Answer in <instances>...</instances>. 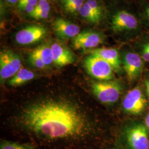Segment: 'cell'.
<instances>
[{
  "instance_id": "6da1fadb",
  "label": "cell",
  "mask_w": 149,
  "mask_h": 149,
  "mask_svg": "<svg viewBox=\"0 0 149 149\" xmlns=\"http://www.w3.org/2000/svg\"><path fill=\"white\" fill-rule=\"evenodd\" d=\"M17 119L27 133L49 143L78 142L86 139L92 132L85 110L63 96L45 97L30 103Z\"/></svg>"
},
{
  "instance_id": "7a4b0ae2",
  "label": "cell",
  "mask_w": 149,
  "mask_h": 149,
  "mask_svg": "<svg viewBox=\"0 0 149 149\" xmlns=\"http://www.w3.org/2000/svg\"><path fill=\"white\" fill-rule=\"evenodd\" d=\"M109 27L114 33L127 38L137 37L143 32L140 16L128 7L117 8L111 12Z\"/></svg>"
},
{
  "instance_id": "3957f363",
  "label": "cell",
  "mask_w": 149,
  "mask_h": 149,
  "mask_svg": "<svg viewBox=\"0 0 149 149\" xmlns=\"http://www.w3.org/2000/svg\"><path fill=\"white\" fill-rule=\"evenodd\" d=\"M84 67L91 77L101 81H110L114 78L112 66L100 57L90 54L84 61Z\"/></svg>"
},
{
  "instance_id": "277c9868",
  "label": "cell",
  "mask_w": 149,
  "mask_h": 149,
  "mask_svg": "<svg viewBox=\"0 0 149 149\" xmlns=\"http://www.w3.org/2000/svg\"><path fill=\"white\" fill-rule=\"evenodd\" d=\"M92 91L97 98L103 103L113 104L120 96L122 87L116 81H103L92 84Z\"/></svg>"
},
{
  "instance_id": "5b68a950",
  "label": "cell",
  "mask_w": 149,
  "mask_h": 149,
  "mask_svg": "<svg viewBox=\"0 0 149 149\" xmlns=\"http://www.w3.org/2000/svg\"><path fill=\"white\" fill-rule=\"evenodd\" d=\"M21 57L11 50H4L0 53L1 83L11 79L22 68Z\"/></svg>"
},
{
  "instance_id": "8992f818",
  "label": "cell",
  "mask_w": 149,
  "mask_h": 149,
  "mask_svg": "<svg viewBox=\"0 0 149 149\" xmlns=\"http://www.w3.org/2000/svg\"><path fill=\"white\" fill-rule=\"evenodd\" d=\"M105 40L104 35L93 30H87L72 39V45L75 49L91 50L97 47Z\"/></svg>"
},
{
  "instance_id": "52a82bcc",
  "label": "cell",
  "mask_w": 149,
  "mask_h": 149,
  "mask_svg": "<svg viewBox=\"0 0 149 149\" xmlns=\"http://www.w3.org/2000/svg\"><path fill=\"white\" fill-rule=\"evenodd\" d=\"M147 104V100L139 87H135L128 92L123 101L124 111L131 114L141 113Z\"/></svg>"
},
{
  "instance_id": "ba28073f",
  "label": "cell",
  "mask_w": 149,
  "mask_h": 149,
  "mask_svg": "<svg viewBox=\"0 0 149 149\" xmlns=\"http://www.w3.org/2000/svg\"><path fill=\"white\" fill-rule=\"evenodd\" d=\"M47 33V29L42 26L31 25L17 32L15 36V40L19 45H31L42 40L45 37Z\"/></svg>"
},
{
  "instance_id": "9c48e42d",
  "label": "cell",
  "mask_w": 149,
  "mask_h": 149,
  "mask_svg": "<svg viewBox=\"0 0 149 149\" xmlns=\"http://www.w3.org/2000/svg\"><path fill=\"white\" fill-rule=\"evenodd\" d=\"M122 62L129 81H135L140 77L143 72V62L138 54L132 51L125 52L123 54Z\"/></svg>"
},
{
  "instance_id": "30bf717a",
  "label": "cell",
  "mask_w": 149,
  "mask_h": 149,
  "mask_svg": "<svg viewBox=\"0 0 149 149\" xmlns=\"http://www.w3.org/2000/svg\"><path fill=\"white\" fill-rule=\"evenodd\" d=\"M128 144L132 149H149L147 130L142 124L134 125L125 132Z\"/></svg>"
},
{
  "instance_id": "8fae6325",
  "label": "cell",
  "mask_w": 149,
  "mask_h": 149,
  "mask_svg": "<svg viewBox=\"0 0 149 149\" xmlns=\"http://www.w3.org/2000/svg\"><path fill=\"white\" fill-rule=\"evenodd\" d=\"M51 45L54 64L59 67H64L74 63V55L63 44L55 42Z\"/></svg>"
},
{
  "instance_id": "7c38bea8",
  "label": "cell",
  "mask_w": 149,
  "mask_h": 149,
  "mask_svg": "<svg viewBox=\"0 0 149 149\" xmlns=\"http://www.w3.org/2000/svg\"><path fill=\"white\" fill-rule=\"evenodd\" d=\"M86 53L100 57L110 64L116 72L121 71V60L119 52L116 49L102 48L93 49L86 51Z\"/></svg>"
},
{
  "instance_id": "4fadbf2b",
  "label": "cell",
  "mask_w": 149,
  "mask_h": 149,
  "mask_svg": "<svg viewBox=\"0 0 149 149\" xmlns=\"http://www.w3.org/2000/svg\"><path fill=\"white\" fill-rule=\"evenodd\" d=\"M53 28L57 36L63 39H73L80 33L79 26L60 18L54 22Z\"/></svg>"
},
{
  "instance_id": "5bb4252c",
  "label": "cell",
  "mask_w": 149,
  "mask_h": 149,
  "mask_svg": "<svg viewBox=\"0 0 149 149\" xmlns=\"http://www.w3.org/2000/svg\"><path fill=\"white\" fill-rule=\"evenodd\" d=\"M35 76V74L31 70L22 68L15 76L9 80L8 84L13 87L19 86L33 80Z\"/></svg>"
},
{
  "instance_id": "9a60e30c",
  "label": "cell",
  "mask_w": 149,
  "mask_h": 149,
  "mask_svg": "<svg viewBox=\"0 0 149 149\" xmlns=\"http://www.w3.org/2000/svg\"><path fill=\"white\" fill-rule=\"evenodd\" d=\"M33 52L40 57L47 66L54 64L51 45L48 44L42 45L34 50Z\"/></svg>"
},
{
  "instance_id": "2e32d148",
  "label": "cell",
  "mask_w": 149,
  "mask_h": 149,
  "mask_svg": "<svg viewBox=\"0 0 149 149\" xmlns=\"http://www.w3.org/2000/svg\"><path fill=\"white\" fill-rule=\"evenodd\" d=\"M79 15L82 19L91 24H98L101 22V21L98 18L95 13L91 8L90 6L86 1L80 10Z\"/></svg>"
},
{
  "instance_id": "e0dca14e",
  "label": "cell",
  "mask_w": 149,
  "mask_h": 149,
  "mask_svg": "<svg viewBox=\"0 0 149 149\" xmlns=\"http://www.w3.org/2000/svg\"><path fill=\"white\" fill-rule=\"evenodd\" d=\"M90 6L92 10L95 13L98 18L102 21L105 17L106 11L104 4L100 0H87L86 1Z\"/></svg>"
},
{
  "instance_id": "ac0fdd59",
  "label": "cell",
  "mask_w": 149,
  "mask_h": 149,
  "mask_svg": "<svg viewBox=\"0 0 149 149\" xmlns=\"http://www.w3.org/2000/svg\"><path fill=\"white\" fill-rule=\"evenodd\" d=\"M0 149H35L30 144H21L18 142L1 140Z\"/></svg>"
},
{
  "instance_id": "d6986e66",
  "label": "cell",
  "mask_w": 149,
  "mask_h": 149,
  "mask_svg": "<svg viewBox=\"0 0 149 149\" xmlns=\"http://www.w3.org/2000/svg\"><path fill=\"white\" fill-rule=\"evenodd\" d=\"M85 0H73L68 5L64 7L65 11L71 15H79L80 10L85 3Z\"/></svg>"
},
{
  "instance_id": "ffe728a7",
  "label": "cell",
  "mask_w": 149,
  "mask_h": 149,
  "mask_svg": "<svg viewBox=\"0 0 149 149\" xmlns=\"http://www.w3.org/2000/svg\"><path fill=\"white\" fill-rule=\"evenodd\" d=\"M28 62L33 67L38 69H44L47 67L43 60L37 54L34 53L33 51L28 56Z\"/></svg>"
},
{
  "instance_id": "44dd1931",
  "label": "cell",
  "mask_w": 149,
  "mask_h": 149,
  "mask_svg": "<svg viewBox=\"0 0 149 149\" xmlns=\"http://www.w3.org/2000/svg\"><path fill=\"white\" fill-rule=\"evenodd\" d=\"M36 7V6L33 5L31 3H18V8L20 11L28 13L29 15H31L34 12Z\"/></svg>"
},
{
  "instance_id": "7402d4cb",
  "label": "cell",
  "mask_w": 149,
  "mask_h": 149,
  "mask_svg": "<svg viewBox=\"0 0 149 149\" xmlns=\"http://www.w3.org/2000/svg\"><path fill=\"white\" fill-rule=\"evenodd\" d=\"M141 57L145 61L149 63V41L146 42L142 45Z\"/></svg>"
},
{
  "instance_id": "603a6c76",
  "label": "cell",
  "mask_w": 149,
  "mask_h": 149,
  "mask_svg": "<svg viewBox=\"0 0 149 149\" xmlns=\"http://www.w3.org/2000/svg\"><path fill=\"white\" fill-rule=\"evenodd\" d=\"M39 2L38 0H19L18 3H31L33 5L37 6Z\"/></svg>"
},
{
  "instance_id": "cb8c5ba5",
  "label": "cell",
  "mask_w": 149,
  "mask_h": 149,
  "mask_svg": "<svg viewBox=\"0 0 149 149\" xmlns=\"http://www.w3.org/2000/svg\"><path fill=\"white\" fill-rule=\"evenodd\" d=\"M6 2L11 6L15 5V4L18 3L19 0H5Z\"/></svg>"
},
{
  "instance_id": "d4e9b609",
  "label": "cell",
  "mask_w": 149,
  "mask_h": 149,
  "mask_svg": "<svg viewBox=\"0 0 149 149\" xmlns=\"http://www.w3.org/2000/svg\"><path fill=\"white\" fill-rule=\"evenodd\" d=\"M73 0H60V2H61V4L62 5V6L64 8L65 6L68 5Z\"/></svg>"
},
{
  "instance_id": "484cf974",
  "label": "cell",
  "mask_w": 149,
  "mask_h": 149,
  "mask_svg": "<svg viewBox=\"0 0 149 149\" xmlns=\"http://www.w3.org/2000/svg\"><path fill=\"white\" fill-rule=\"evenodd\" d=\"M145 85L146 87V92L149 97V76L145 81Z\"/></svg>"
},
{
  "instance_id": "4316f807",
  "label": "cell",
  "mask_w": 149,
  "mask_h": 149,
  "mask_svg": "<svg viewBox=\"0 0 149 149\" xmlns=\"http://www.w3.org/2000/svg\"><path fill=\"white\" fill-rule=\"evenodd\" d=\"M145 124H146V127L149 129V113L148 114L147 117L146 118V119H145Z\"/></svg>"
},
{
  "instance_id": "83f0119b",
  "label": "cell",
  "mask_w": 149,
  "mask_h": 149,
  "mask_svg": "<svg viewBox=\"0 0 149 149\" xmlns=\"http://www.w3.org/2000/svg\"><path fill=\"white\" fill-rule=\"evenodd\" d=\"M145 12L146 17H147L149 21V8H147L146 7H145Z\"/></svg>"
},
{
  "instance_id": "f1b7e54d",
  "label": "cell",
  "mask_w": 149,
  "mask_h": 149,
  "mask_svg": "<svg viewBox=\"0 0 149 149\" xmlns=\"http://www.w3.org/2000/svg\"><path fill=\"white\" fill-rule=\"evenodd\" d=\"M146 7H147V8H149V5H148L146 6Z\"/></svg>"
},
{
  "instance_id": "f546056e",
  "label": "cell",
  "mask_w": 149,
  "mask_h": 149,
  "mask_svg": "<svg viewBox=\"0 0 149 149\" xmlns=\"http://www.w3.org/2000/svg\"></svg>"
},
{
  "instance_id": "4dcf8cb0",
  "label": "cell",
  "mask_w": 149,
  "mask_h": 149,
  "mask_svg": "<svg viewBox=\"0 0 149 149\" xmlns=\"http://www.w3.org/2000/svg\"><path fill=\"white\" fill-rule=\"evenodd\" d=\"M46 1H48V0H46Z\"/></svg>"
}]
</instances>
